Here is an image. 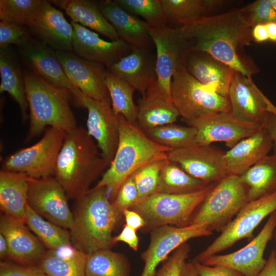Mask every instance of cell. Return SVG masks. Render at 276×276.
I'll return each mask as SVG.
<instances>
[{
	"mask_svg": "<svg viewBox=\"0 0 276 276\" xmlns=\"http://www.w3.org/2000/svg\"><path fill=\"white\" fill-rule=\"evenodd\" d=\"M98 4L103 16L114 28L119 38L132 50L150 51L153 41L148 23L124 10L115 1H101Z\"/></svg>",
	"mask_w": 276,
	"mask_h": 276,
	"instance_id": "24",
	"label": "cell"
},
{
	"mask_svg": "<svg viewBox=\"0 0 276 276\" xmlns=\"http://www.w3.org/2000/svg\"><path fill=\"white\" fill-rule=\"evenodd\" d=\"M76 200L70 229L73 246L86 255L110 249L112 232L122 213L109 201L106 188H91Z\"/></svg>",
	"mask_w": 276,
	"mask_h": 276,
	"instance_id": "4",
	"label": "cell"
},
{
	"mask_svg": "<svg viewBox=\"0 0 276 276\" xmlns=\"http://www.w3.org/2000/svg\"><path fill=\"white\" fill-rule=\"evenodd\" d=\"M24 77L30 111L26 142L39 135L47 126L65 134L77 127L70 105L75 98L69 89L54 85L31 71L25 72Z\"/></svg>",
	"mask_w": 276,
	"mask_h": 276,
	"instance_id": "5",
	"label": "cell"
},
{
	"mask_svg": "<svg viewBox=\"0 0 276 276\" xmlns=\"http://www.w3.org/2000/svg\"><path fill=\"white\" fill-rule=\"evenodd\" d=\"M249 202L276 191V154L267 155L239 176Z\"/></svg>",
	"mask_w": 276,
	"mask_h": 276,
	"instance_id": "33",
	"label": "cell"
},
{
	"mask_svg": "<svg viewBox=\"0 0 276 276\" xmlns=\"http://www.w3.org/2000/svg\"><path fill=\"white\" fill-rule=\"evenodd\" d=\"M270 4L276 11V0H269Z\"/></svg>",
	"mask_w": 276,
	"mask_h": 276,
	"instance_id": "58",
	"label": "cell"
},
{
	"mask_svg": "<svg viewBox=\"0 0 276 276\" xmlns=\"http://www.w3.org/2000/svg\"><path fill=\"white\" fill-rule=\"evenodd\" d=\"M127 12L143 18L151 27L166 26L168 20L161 0H116Z\"/></svg>",
	"mask_w": 276,
	"mask_h": 276,
	"instance_id": "40",
	"label": "cell"
},
{
	"mask_svg": "<svg viewBox=\"0 0 276 276\" xmlns=\"http://www.w3.org/2000/svg\"><path fill=\"white\" fill-rule=\"evenodd\" d=\"M155 60L150 51L133 50L107 70L130 83L143 95L156 79Z\"/></svg>",
	"mask_w": 276,
	"mask_h": 276,
	"instance_id": "28",
	"label": "cell"
},
{
	"mask_svg": "<svg viewBox=\"0 0 276 276\" xmlns=\"http://www.w3.org/2000/svg\"><path fill=\"white\" fill-rule=\"evenodd\" d=\"M63 9L72 22L98 32L111 41L119 39L116 31L103 16L98 2L89 0L50 1Z\"/></svg>",
	"mask_w": 276,
	"mask_h": 276,
	"instance_id": "30",
	"label": "cell"
},
{
	"mask_svg": "<svg viewBox=\"0 0 276 276\" xmlns=\"http://www.w3.org/2000/svg\"><path fill=\"white\" fill-rule=\"evenodd\" d=\"M241 10L251 28L258 24L276 22V11L269 0L256 1Z\"/></svg>",
	"mask_w": 276,
	"mask_h": 276,
	"instance_id": "43",
	"label": "cell"
},
{
	"mask_svg": "<svg viewBox=\"0 0 276 276\" xmlns=\"http://www.w3.org/2000/svg\"><path fill=\"white\" fill-rule=\"evenodd\" d=\"M273 237L274 238V242H275V249H274V250L275 252V259H276V227L273 233Z\"/></svg>",
	"mask_w": 276,
	"mask_h": 276,
	"instance_id": "57",
	"label": "cell"
},
{
	"mask_svg": "<svg viewBox=\"0 0 276 276\" xmlns=\"http://www.w3.org/2000/svg\"><path fill=\"white\" fill-rule=\"evenodd\" d=\"M156 50L155 72L156 80L163 90L171 97L172 79L180 67L186 65L190 53L187 41L179 29L166 26L149 28Z\"/></svg>",
	"mask_w": 276,
	"mask_h": 276,
	"instance_id": "12",
	"label": "cell"
},
{
	"mask_svg": "<svg viewBox=\"0 0 276 276\" xmlns=\"http://www.w3.org/2000/svg\"><path fill=\"white\" fill-rule=\"evenodd\" d=\"M167 20L183 26L204 16L203 0H161Z\"/></svg>",
	"mask_w": 276,
	"mask_h": 276,
	"instance_id": "39",
	"label": "cell"
},
{
	"mask_svg": "<svg viewBox=\"0 0 276 276\" xmlns=\"http://www.w3.org/2000/svg\"><path fill=\"white\" fill-rule=\"evenodd\" d=\"M86 258L73 246L48 249L36 266L48 276H85Z\"/></svg>",
	"mask_w": 276,
	"mask_h": 276,
	"instance_id": "31",
	"label": "cell"
},
{
	"mask_svg": "<svg viewBox=\"0 0 276 276\" xmlns=\"http://www.w3.org/2000/svg\"><path fill=\"white\" fill-rule=\"evenodd\" d=\"M231 111L237 118L261 126L265 124L269 113L276 115V106L247 76L236 72L227 96Z\"/></svg>",
	"mask_w": 276,
	"mask_h": 276,
	"instance_id": "14",
	"label": "cell"
},
{
	"mask_svg": "<svg viewBox=\"0 0 276 276\" xmlns=\"http://www.w3.org/2000/svg\"><path fill=\"white\" fill-rule=\"evenodd\" d=\"M181 276H198L192 262H186L183 267Z\"/></svg>",
	"mask_w": 276,
	"mask_h": 276,
	"instance_id": "55",
	"label": "cell"
},
{
	"mask_svg": "<svg viewBox=\"0 0 276 276\" xmlns=\"http://www.w3.org/2000/svg\"><path fill=\"white\" fill-rule=\"evenodd\" d=\"M56 54L67 77L84 94L97 100L110 98L104 81L105 66L72 51H56Z\"/></svg>",
	"mask_w": 276,
	"mask_h": 276,
	"instance_id": "20",
	"label": "cell"
},
{
	"mask_svg": "<svg viewBox=\"0 0 276 276\" xmlns=\"http://www.w3.org/2000/svg\"><path fill=\"white\" fill-rule=\"evenodd\" d=\"M258 276H276V259L274 249L270 252L264 268Z\"/></svg>",
	"mask_w": 276,
	"mask_h": 276,
	"instance_id": "51",
	"label": "cell"
},
{
	"mask_svg": "<svg viewBox=\"0 0 276 276\" xmlns=\"http://www.w3.org/2000/svg\"><path fill=\"white\" fill-rule=\"evenodd\" d=\"M0 233L7 240V261L25 266H36L46 252L44 245L26 226L25 223L2 214Z\"/></svg>",
	"mask_w": 276,
	"mask_h": 276,
	"instance_id": "21",
	"label": "cell"
},
{
	"mask_svg": "<svg viewBox=\"0 0 276 276\" xmlns=\"http://www.w3.org/2000/svg\"><path fill=\"white\" fill-rule=\"evenodd\" d=\"M209 185L192 177L168 160L160 172L156 193L187 194L201 190Z\"/></svg>",
	"mask_w": 276,
	"mask_h": 276,
	"instance_id": "35",
	"label": "cell"
},
{
	"mask_svg": "<svg viewBox=\"0 0 276 276\" xmlns=\"http://www.w3.org/2000/svg\"><path fill=\"white\" fill-rule=\"evenodd\" d=\"M215 183L187 194L157 192L140 199L129 209L136 212L143 218L145 223L144 228L147 229L153 230L166 225L186 226L191 224L195 211Z\"/></svg>",
	"mask_w": 276,
	"mask_h": 276,
	"instance_id": "6",
	"label": "cell"
},
{
	"mask_svg": "<svg viewBox=\"0 0 276 276\" xmlns=\"http://www.w3.org/2000/svg\"><path fill=\"white\" fill-rule=\"evenodd\" d=\"M25 224L49 250L73 246L70 233L67 229L56 225L33 211L27 204Z\"/></svg>",
	"mask_w": 276,
	"mask_h": 276,
	"instance_id": "36",
	"label": "cell"
},
{
	"mask_svg": "<svg viewBox=\"0 0 276 276\" xmlns=\"http://www.w3.org/2000/svg\"><path fill=\"white\" fill-rule=\"evenodd\" d=\"M265 127L269 133L272 141L274 154H276V115L269 113L265 124Z\"/></svg>",
	"mask_w": 276,
	"mask_h": 276,
	"instance_id": "53",
	"label": "cell"
},
{
	"mask_svg": "<svg viewBox=\"0 0 276 276\" xmlns=\"http://www.w3.org/2000/svg\"><path fill=\"white\" fill-rule=\"evenodd\" d=\"M168 159L152 161L142 167L131 175L137 189L140 199L157 192L160 172Z\"/></svg>",
	"mask_w": 276,
	"mask_h": 276,
	"instance_id": "42",
	"label": "cell"
},
{
	"mask_svg": "<svg viewBox=\"0 0 276 276\" xmlns=\"http://www.w3.org/2000/svg\"><path fill=\"white\" fill-rule=\"evenodd\" d=\"M198 276H244L239 271L222 265H207L192 262Z\"/></svg>",
	"mask_w": 276,
	"mask_h": 276,
	"instance_id": "48",
	"label": "cell"
},
{
	"mask_svg": "<svg viewBox=\"0 0 276 276\" xmlns=\"http://www.w3.org/2000/svg\"><path fill=\"white\" fill-rule=\"evenodd\" d=\"M140 199L137 189L131 175L122 183L111 203L122 214L124 210L130 209Z\"/></svg>",
	"mask_w": 276,
	"mask_h": 276,
	"instance_id": "46",
	"label": "cell"
},
{
	"mask_svg": "<svg viewBox=\"0 0 276 276\" xmlns=\"http://www.w3.org/2000/svg\"><path fill=\"white\" fill-rule=\"evenodd\" d=\"M0 276H48L36 266H25L10 261L0 263Z\"/></svg>",
	"mask_w": 276,
	"mask_h": 276,
	"instance_id": "47",
	"label": "cell"
},
{
	"mask_svg": "<svg viewBox=\"0 0 276 276\" xmlns=\"http://www.w3.org/2000/svg\"><path fill=\"white\" fill-rule=\"evenodd\" d=\"M248 202L247 188L240 176L228 174L215 182L195 211L191 224L221 232Z\"/></svg>",
	"mask_w": 276,
	"mask_h": 276,
	"instance_id": "7",
	"label": "cell"
},
{
	"mask_svg": "<svg viewBox=\"0 0 276 276\" xmlns=\"http://www.w3.org/2000/svg\"><path fill=\"white\" fill-rule=\"evenodd\" d=\"M71 24L74 29L73 51L81 58L108 68L132 51L120 39L107 41L79 24L71 21Z\"/></svg>",
	"mask_w": 276,
	"mask_h": 276,
	"instance_id": "23",
	"label": "cell"
},
{
	"mask_svg": "<svg viewBox=\"0 0 276 276\" xmlns=\"http://www.w3.org/2000/svg\"><path fill=\"white\" fill-rule=\"evenodd\" d=\"M171 95L179 116L187 123L209 114L231 111L228 98L199 82L186 66L173 75Z\"/></svg>",
	"mask_w": 276,
	"mask_h": 276,
	"instance_id": "8",
	"label": "cell"
},
{
	"mask_svg": "<svg viewBox=\"0 0 276 276\" xmlns=\"http://www.w3.org/2000/svg\"><path fill=\"white\" fill-rule=\"evenodd\" d=\"M223 155L210 145L196 144L171 149L167 158L192 177L210 184L228 175Z\"/></svg>",
	"mask_w": 276,
	"mask_h": 276,
	"instance_id": "18",
	"label": "cell"
},
{
	"mask_svg": "<svg viewBox=\"0 0 276 276\" xmlns=\"http://www.w3.org/2000/svg\"><path fill=\"white\" fill-rule=\"evenodd\" d=\"M28 26L39 41L55 51L73 50V27L49 1L42 0Z\"/></svg>",
	"mask_w": 276,
	"mask_h": 276,
	"instance_id": "19",
	"label": "cell"
},
{
	"mask_svg": "<svg viewBox=\"0 0 276 276\" xmlns=\"http://www.w3.org/2000/svg\"><path fill=\"white\" fill-rule=\"evenodd\" d=\"M178 29L190 52L208 54L247 76L254 73L241 54L243 48L253 40L252 28L241 9L202 16Z\"/></svg>",
	"mask_w": 276,
	"mask_h": 276,
	"instance_id": "1",
	"label": "cell"
},
{
	"mask_svg": "<svg viewBox=\"0 0 276 276\" xmlns=\"http://www.w3.org/2000/svg\"><path fill=\"white\" fill-rule=\"evenodd\" d=\"M117 118L119 139L115 155L101 179L93 188H106L110 202L122 183L134 172L152 161L168 159L167 153L172 149L152 141L136 124L130 123L122 115L118 114Z\"/></svg>",
	"mask_w": 276,
	"mask_h": 276,
	"instance_id": "3",
	"label": "cell"
},
{
	"mask_svg": "<svg viewBox=\"0 0 276 276\" xmlns=\"http://www.w3.org/2000/svg\"><path fill=\"white\" fill-rule=\"evenodd\" d=\"M104 81L114 114H121L130 123L136 124L138 107L133 101L135 88L107 69L105 73Z\"/></svg>",
	"mask_w": 276,
	"mask_h": 276,
	"instance_id": "34",
	"label": "cell"
},
{
	"mask_svg": "<svg viewBox=\"0 0 276 276\" xmlns=\"http://www.w3.org/2000/svg\"><path fill=\"white\" fill-rule=\"evenodd\" d=\"M75 102L80 107L87 109L86 130L97 142L103 157L110 165L115 155L119 139L118 118L112 110L110 98L97 100L80 90L75 98Z\"/></svg>",
	"mask_w": 276,
	"mask_h": 276,
	"instance_id": "13",
	"label": "cell"
},
{
	"mask_svg": "<svg viewBox=\"0 0 276 276\" xmlns=\"http://www.w3.org/2000/svg\"><path fill=\"white\" fill-rule=\"evenodd\" d=\"M42 0H1L0 19L28 26Z\"/></svg>",
	"mask_w": 276,
	"mask_h": 276,
	"instance_id": "41",
	"label": "cell"
},
{
	"mask_svg": "<svg viewBox=\"0 0 276 276\" xmlns=\"http://www.w3.org/2000/svg\"><path fill=\"white\" fill-rule=\"evenodd\" d=\"M65 134L58 129L49 127L36 144L6 158L1 170L22 173L35 178L53 176Z\"/></svg>",
	"mask_w": 276,
	"mask_h": 276,
	"instance_id": "9",
	"label": "cell"
},
{
	"mask_svg": "<svg viewBox=\"0 0 276 276\" xmlns=\"http://www.w3.org/2000/svg\"><path fill=\"white\" fill-rule=\"evenodd\" d=\"M187 124L197 130V144L210 145L220 142L229 148L264 127L242 121L231 111L209 114Z\"/></svg>",
	"mask_w": 276,
	"mask_h": 276,
	"instance_id": "15",
	"label": "cell"
},
{
	"mask_svg": "<svg viewBox=\"0 0 276 276\" xmlns=\"http://www.w3.org/2000/svg\"><path fill=\"white\" fill-rule=\"evenodd\" d=\"M276 211V191L248 202L222 229L221 234L199 254L194 262L202 263L204 260L232 246L240 240L251 241L257 226L267 216Z\"/></svg>",
	"mask_w": 276,
	"mask_h": 276,
	"instance_id": "10",
	"label": "cell"
},
{
	"mask_svg": "<svg viewBox=\"0 0 276 276\" xmlns=\"http://www.w3.org/2000/svg\"><path fill=\"white\" fill-rule=\"evenodd\" d=\"M0 93H8L16 102L21 111L22 122L28 118V103L24 73L12 52L8 48L0 50Z\"/></svg>",
	"mask_w": 276,
	"mask_h": 276,
	"instance_id": "32",
	"label": "cell"
},
{
	"mask_svg": "<svg viewBox=\"0 0 276 276\" xmlns=\"http://www.w3.org/2000/svg\"><path fill=\"white\" fill-rule=\"evenodd\" d=\"M109 166L98 145L83 127L65 134L56 161L54 177L69 199H77Z\"/></svg>",
	"mask_w": 276,
	"mask_h": 276,
	"instance_id": "2",
	"label": "cell"
},
{
	"mask_svg": "<svg viewBox=\"0 0 276 276\" xmlns=\"http://www.w3.org/2000/svg\"><path fill=\"white\" fill-rule=\"evenodd\" d=\"M272 148V138L264 126L224 153L227 174L241 175L267 155Z\"/></svg>",
	"mask_w": 276,
	"mask_h": 276,
	"instance_id": "26",
	"label": "cell"
},
{
	"mask_svg": "<svg viewBox=\"0 0 276 276\" xmlns=\"http://www.w3.org/2000/svg\"><path fill=\"white\" fill-rule=\"evenodd\" d=\"M251 35L253 40L257 43H262L269 40L265 24H258L252 28Z\"/></svg>",
	"mask_w": 276,
	"mask_h": 276,
	"instance_id": "52",
	"label": "cell"
},
{
	"mask_svg": "<svg viewBox=\"0 0 276 276\" xmlns=\"http://www.w3.org/2000/svg\"><path fill=\"white\" fill-rule=\"evenodd\" d=\"M130 270L126 258L110 249L87 255L85 276H130Z\"/></svg>",
	"mask_w": 276,
	"mask_h": 276,
	"instance_id": "37",
	"label": "cell"
},
{
	"mask_svg": "<svg viewBox=\"0 0 276 276\" xmlns=\"http://www.w3.org/2000/svg\"><path fill=\"white\" fill-rule=\"evenodd\" d=\"M186 67L199 82L219 95L227 98L236 71L204 52H191L186 59Z\"/></svg>",
	"mask_w": 276,
	"mask_h": 276,
	"instance_id": "27",
	"label": "cell"
},
{
	"mask_svg": "<svg viewBox=\"0 0 276 276\" xmlns=\"http://www.w3.org/2000/svg\"><path fill=\"white\" fill-rule=\"evenodd\" d=\"M212 234L205 226L196 224L181 227L166 225L153 229L149 245L141 255L144 267L140 276H155L157 266L180 245L190 239Z\"/></svg>",
	"mask_w": 276,
	"mask_h": 276,
	"instance_id": "16",
	"label": "cell"
},
{
	"mask_svg": "<svg viewBox=\"0 0 276 276\" xmlns=\"http://www.w3.org/2000/svg\"><path fill=\"white\" fill-rule=\"evenodd\" d=\"M137 126L145 133L154 128L174 123L179 116L172 98L155 79L138 101Z\"/></svg>",
	"mask_w": 276,
	"mask_h": 276,
	"instance_id": "25",
	"label": "cell"
},
{
	"mask_svg": "<svg viewBox=\"0 0 276 276\" xmlns=\"http://www.w3.org/2000/svg\"><path fill=\"white\" fill-rule=\"evenodd\" d=\"M136 231L127 224L124 225L121 233L112 237L113 244L122 242L127 244L132 249L137 250L139 239Z\"/></svg>",
	"mask_w": 276,
	"mask_h": 276,
	"instance_id": "49",
	"label": "cell"
},
{
	"mask_svg": "<svg viewBox=\"0 0 276 276\" xmlns=\"http://www.w3.org/2000/svg\"><path fill=\"white\" fill-rule=\"evenodd\" d=\"M266 25L269 40L276 42V22H271Z\"/></svg>",
	"mask_w": 276,
	"mask_h": 276,
	"instance_id": "56",
	"label": "cell"
},
{
	"mask_svg": "<svg viewBox=\"0 0 276 276\" xmlns=\"http://www.w3.org/2000/svg\"><path fill=\"white\" fill-rule=\"evenodd\" d=\"M19 48L23 62L31 72L54 85L69 89L75 99L80 90L66 75L56 51L31 37Z\"/></svg>",
	"mask_w": 276,
	"mask_h": 276,
	"instance_id": "22",
	"label": "cell"
},
{
	"mask_svg": "<svg viewBox=\"0 0 276 276\" xmlns=\"http://www.w3.org/2000/svg\"><path fill=\"white\" fill-rule=\"evenodd\" d=\"M27 204L38 215L66 229L71 228L73 214L66 193L55 177L28 176Z\"/></svg>",
	"mask_w": 276,
	"mask_h": 276,
	"instance_id": "11",
	"label": "cell"
},
{
	"mask_svg": "<svg viewBox=\"0 0 276 276\" xmlns=\"http://www.w3.org/2000/svg\"><path fill=\"white\" fill-rule=\"evenodd\" d=\"M146 134L156 143L173 149L196 144L197 132L194 127L171 123L152 129Z\"/></svg>",
	"mask_w": 276,
	"mask_h": 276,
	"instance_id": "38",
	"label": "cell"
},
{
	"mask_svg": "<svg viewBox=\"0 0 276 276\" xmlns=\"http://www.w3.org/2000/svg\"><path fill=\"white\" fill-rule=\"evenodd\" d=\"M122 214L125 217L126 224L135 231L144 228L145 221L143 218L136 212L129 209L124 210Z\"/></svg>",
	"mask_w": 276,
	"mask_h": 276,
	"instance_id": "50",
	"label": "cell"
},
{
	"mask_svg": "<svg viewBox=\"0 0 276 276\" xmlns=\"http://www.w3.org/2000/svg\"><path fill=\"white\" fill-rule=\"evenodd\" d=\"M9 250L6 239L0 233V258L3 261H7L8 257Z\"/></svg>",
	"mask_w": 276,
	"mask_h": 276,
	"instance_id": "54",
	"label": "cell"
},
{
	"mask_svg": "<svg viewBox=\"0 0 276 276\" xmlns=\"http://www.w3.org/2000/svg\"><path fill=\"white\" fill-rule=\"evenodd\" d=\"M190 250V246L187 242L180 245L165 261L155 276H181Z\"/></svg>",
	"mask_w": 276,
	"mask_h": 276,
	"instance_id": "44",
	"label": "cell"
},
{
	"mask_svg": "<svg viewBox=\"0 0 276 276\" xmlns=\"http://www.w3.org/2000/svg\"><path fill=\"white\" fill-rule=\"evenodd\" d=\"M31 36L21 26L1 21L0 48H7L11 44L19 47L26 42Z\"/></svg>",
	"mask_w": 276,
	"mask_h": 276,
	"instance_id": "45",
	"label": "cell"
},
{
	"mask_svg": "<svg viewBox=\"0 0 276 276\" xmlns=\"http://www.w3.org/2000/svg\"><path fill=\"white\" fill-rule=\"evenodd\" d=\"M276 227V211L269 217L259 233L240 249L224 255H215L201 263L207 265H222L233 268L244 276H258L267 260L264 252L268 242L273 238Z\"/></svg>",
	"mask_w": 276,
	"mask_h": 276,
	"instance_id": "17",
	"label": "cell"
},
{
	"mask_svg": "<svg viewBox=\"0 0 276 276\" xmlns=\"http://www.w3.org/2000/svg\"><path fill=\"white\" fill-rule=\"evenodd\" d=\"M28 187L25 174L1 171L0 208L3 214L25 223Z\"/></svg>",
	"mask_w": 276,
	"mask_h": 276,
	"instance_id": "29",
	"label": "cell"
}]
</instances>
